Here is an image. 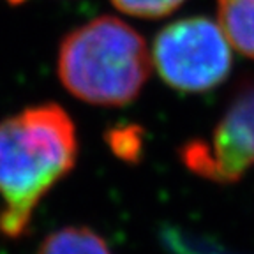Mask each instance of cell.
Wrapping results in <instances>:
<instances>
[{
  "mask_svg": "<svg viewBox=\"0 0 254 254\" xmlns=\"http://www.w3.org/2000/svg\"><path fill=\"white\" fill-rule=\"evenodd\" d=\"M78 157L72 120L59 104H39L0 122V231L16 238L37 203Z\"/></svg>",
  "mask_w": 254,
  "mask_h": 254,
  "instance_id": "6da1fadb",
  "label": "cell"
},
{
  "mask_svg": "<svg viewBox=\"0 0 254 254\" xmlns=\"http://www.w3.org/2000/svg\"><path fill=\"white\" fill-rule=\"evenodd\" d=\"M57 71L74 97L101 106H124L138 97L150 74V53L141 36L113 16H101L69 32Z\"/></svg>",
  "mask_w": 254,
  "mask_h": 254,
  "instance_id": "7a4b0ae2",
  "label": "cell"
},
{
  "mask_svg": "<svg viewBox=\"0 0 254 254\" xmlns=\"http://www.w3.org/2000/svg\"><path fill=\"white\" fill-rule=\"evenodd\" d=\"M154 64L170 87L205 92L221 85L230 74L231 44L221 27L208 18H184L157 34Z\"/></svg>",
  "mask_w": 254,
  "mask_h": 254,
  "instance_id": "3957f363",
  "label": "cell"
},
{
  "mask_svg": "<svg viewBox=\"0 0 254 254\" xmlns=\"http://www.w3.org/2000/svg\"><path fill=\"white\" fill-rule=\"evenodd\" d=\"M190 171L217 184H235L254 166V76L235 90L208 139L184 145Z\"/></svg>",
  "mask_w": 254,
  "mask_h": 254,
  "instance_id": "277c9868",
  "label": "cell"
},
{
  "mask_svg": "<svg viewBox=\"0 0 254 254\" xmlns=\"http://www.w3.org/2000/svg\"><path fill=\"white\" fill-rule=\"evenodd\" d=\"M217 14L231 46L254 59V0H217Z\"/></svg>",
  "mask_w": 254,
  "mask_h": 254,
  "instance_id": "5b68a950",
  "label": "cell"
},
{
  "mask_svg": "<svg viewBox=\"0 0 254 254\" xmlns=\"http://www.w3.org/2000/svg\"><path fill=\"white\" fill-rule=\"evenodd\" d=\"M37 254H111V251L90 228L67 226L48 235Z\"/></svg>",
  "mask_w": 254,
  "mask_h": 254,
  "instance_id": "8992f818",
  "label": "cell"
},
{
  "mask_svg": "<svg viewBox=\"0 0 254 254\" xmlns=\"http://www.w3.org/2000/svg\"><path fill=\"white\" fill-rule=\"evenodd\" d=\"M119 11L138 18H161L184 4V0H111Z\"/></svg>",
  "mask_w": 254,
  "mask_h": 254,
  "instance_id": "52a82bcc",
  "label": "cell"
},
{
  "mask_svg": "<svg viewBox=\"0 0 254 254\" xmlns=\"http://www.w3.org/2000/svg\"><path fill=\"white\" fill-rule=\"evenodd\" d=\"M9 2H14V4H18V2H21V0H9Z\"/></svg>",
  "mask_w": 254,
  "mask_h": 254,
  "instance_id": "ba28073f",
  "label": "cell"
}]
</instances>
